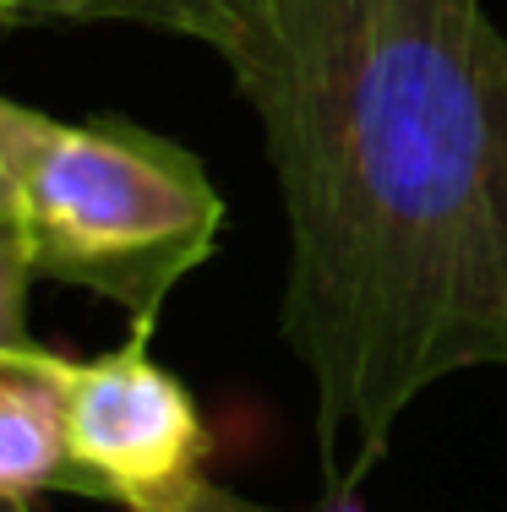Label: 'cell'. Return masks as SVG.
<instances>
[{
	"instance_id": "1",
	"label": "cell",
	"mask_w": 507,
	"mask_h": 512,
	"mask_svg": "<svg viewBox=\"0 0 507 512\" xmlns=\"http://www.w3.org/2000/svg\"><path fill=\"white\" fill-rule=\"evenodd\" d=\"M229 77L279 180V327L344 496L426 387L507 365V33L486 0H262Z\"/></svg>"
},
{
	"instance_id": "4",
	"label": "cell",
	"mask_w": 507,
	"mask_h": 512,
	"mask_svg": "<svg viewBox=\"0 0 507 512\" xmlns=\"http://www.w3.org/2000/svg\"><path fill=\"white\" fill-rule=\"evenodd\" d=\"M71 355H44L0 382V496L33 502L44 491H82V474L66 453V414H60V376ZM88 496V491H82Z\"/></svg>"
},
{
	"instance_id": "11",
	"label": "cell",
	"mask_w": 507,
	"mask_h": 512,
	"mask_svg": "<svg viewBox=\"0 0 507 512\" xmlns=\"http://www.w3.org/2000/svg\"><path fill=\"white\" fill-rule=\"evenodd\" d=\"M11 28V22H6V0H0V33H6Z\"/></svg>"
},
{
	"instance_id": "5",
	"label": "cell",
	"mask_w": 507,
	"mask_h": 512,
	"mask_svg": "<svg viewBox=\"0 0 507 512\" xmlns=\"http://www.w3.org/2000/svg\"><path fill=\"white\" fill-rule=\"evenodd\" d=\"M11 28L33 22H131L159 28L175 39L208 44L224 66H235L251 50L262 22V0H6Z\"/></svg>"
},
{
	"instance_id": "10",
	"label": "cell",
	"mask_w": 507,
	"mask_h": 512,
	"mask_svg": "<svg viewBox=\"0 0 507 512\" xmlns=\"http://www.w3.org/2000/svg\"><path fill=\"white\" fill-rule=\"evenodd\" d=\"M0 512H33L28 502H6V496H0Z\"/></svg>"
},
{
	"instance_id": "2",
	"label": "cell",
	"mask_w": 507,
	"mask_h": 512,
	"mask_svg": "<svg viewBox=\"0 0 507 512\" xmlns=\"http://www.w3.org/2000/svg\"><path fill=\"white\" fill-rule=\"evenodd\" d=\"M0 169L33 278L88 289L148 333L219 246L224 197L202 158L137 120H55L0 93Z\"/></svg>"
},
{
	"instance_id": "7",
	"label": "cell",
	"mask_w": 507,
	"mask_h": 512,
	"mask_svg": "<svg viewBox=\"0 0 507 512\" xmlns=\"http://www.w3.org/2000/svg\"><path fill=\"white\" fill-rule=\"evenodd\" d=\"M148 512H279V507H262V502L229 491L219 480H202L191 496H180V502H169V507H148Z\"/></svg>"
},
{
	"instance_id": "3",
	"label": "cell",
	"mask_w": 507,
	"mask_h": 512,
	"mask_svg": "<svg viewBox=\"0 0 507 512\" xmlns=\"http://www.w3.org/2000/svg\"><path fill=\"white\" fill-rule=\"evenodd\" d=\"M60 414L71 469L82 474L88 496L148 512L208 480V431L197 398L148 355V327H131L126 344L99 360H71L60 376Z\"/></svg>"
},
{
	"instance_id": "6",
	"label": "cell",
	"mask_w": 507,
	"mask_h": 512,
	"mask_svg": "<svg viewBox=\"0 0 507 512\" xmlns=\"http://www.w3.org/2000/svg\"><path fill=\"white\" fill-rule=\"evenodd\" d=\"M28 284H33L28 251H22L17 229L0 224V349H33V338H28Z\"/></svg>"
},
{
	"instance_id": "9",
	"label": "cell",
	"mask_w": 507,
	"mask_h": 512,
	"mask_svg": "<svg viewBox=\"0 0 507 512\" xmlns=\"http://www.w3.org/2000/svg\"><path fill=\"white\" fill-rule=\"evenodd\" d=\"M0 224H11V180H6V169H0Z\"/></svg>"
},
{
	"instance_id": "8",
	"label": "cell",
	"mask_w": 507,
	"mask_h": 512,
	"mask_svg": "<svg viewBox=\"0 0 507 512\" xmlns=\"http://www.w3.org/2000/svg\"><path fill=\"white\" fill-rule=\"evenodd\" d=\"M44 355H50L44 344H33V349H0V382H6L11 371H22V365H39Z\"/></svg>"
}]
</instances>
